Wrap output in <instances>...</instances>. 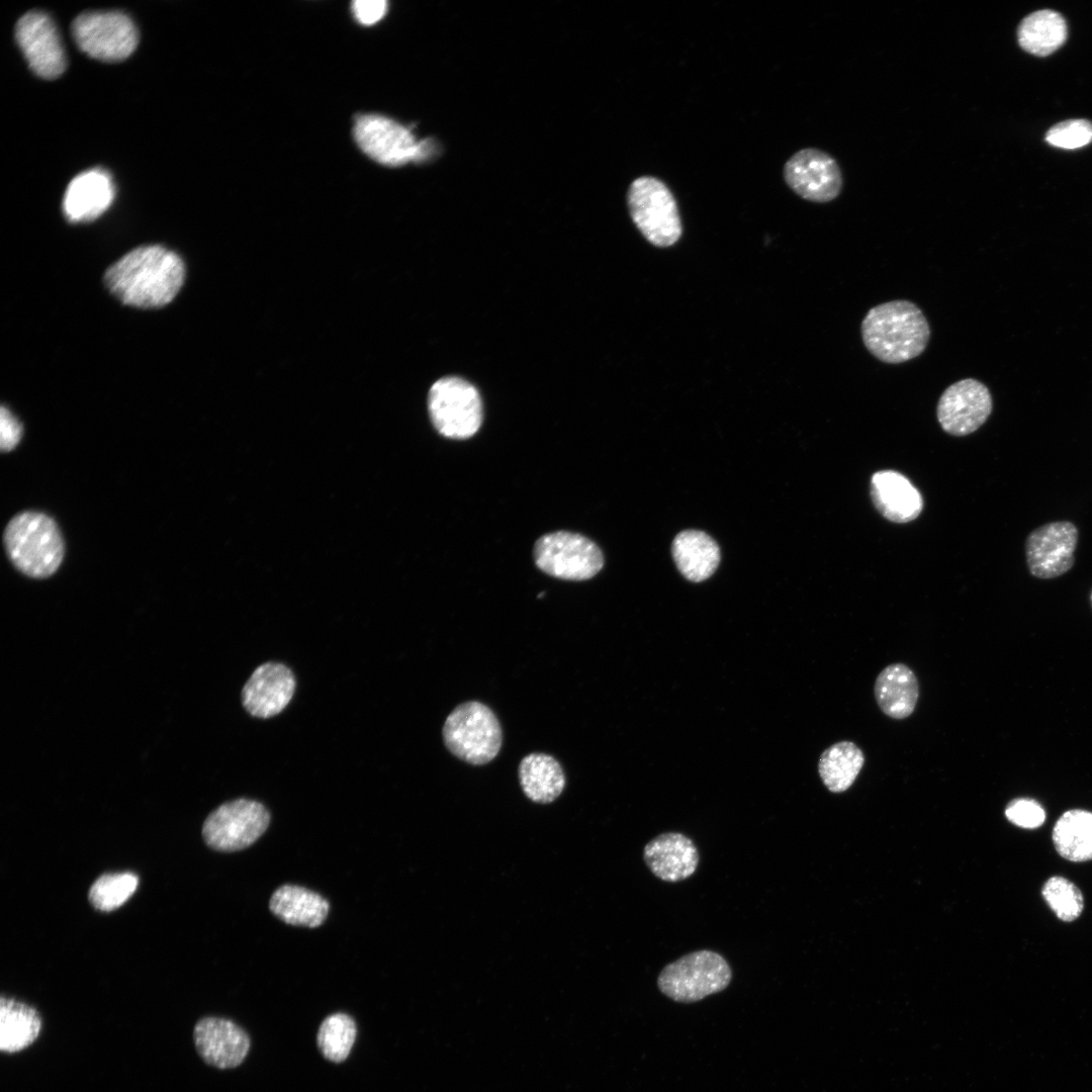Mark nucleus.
<instances>
[{
    "label": "nucleus",
    "instance_id": "f257e3e1",
    "mask_svg": "<svg viewBox=\"0 0 1092 1092\" xmlns=\"http://www.w3.org/2000/svg\"><path fill=\"white\" fill-rule=\"evenodd\" d=\"M185 278V267L174 252L159 246L136 248L105 272L109 291L122 303L157 308L171 302Z\"/></svg>",
    "mask_w": 1092,
    "mask_h": 1092
},
{
    "label": "nucleus",
    "instance_id": "f03ea898",
    "mask_svg": "<svg viewBox=\"0 0 1092 1092\" xmlns=\"http://www.w3.org/2000/svg\"><path fill=\"white\" fill-rule=\"evenodd\" d=\"M861 339L878 360L900 364L922 354L930 339L927 318L917 304L896 299L873 306L866 313Z\"/></svg>",
    "mask_w": 1092,
    "mask_h": 1092
},
{
    "label": "nucleus",
    "instance_id": "7ed1b4c3",
    "mask_svg": "<svg viewBox=\"0 0 1092 1092\" xmlns=\"http://www.w3.org/2000/svg\"><path fill=\"white\" fill-rule=\"evenodd\" d=\"M3 543L12 564L32 578L53 575L65 554L57 523L39 512H22L13 517L4 530Z\"/></svg>",
    "mask_w": 1092,
    "mask_h": 1092
},
{
    "label": "nucleus",
    "instance_id": "20e7f679",
    "mask_svg": "<svg viewBox=\"0 0 1092 1092\" xmlns=\"http://www.w3.org/2000/svg\"><path fill=\"white\" fill-rule=\"evenodd\" d=\"M443 739L448 750L461 760L481 765L499 752L503 733L494 713L476 701L458 705L446 718Z\"/></svg>",
    "mask_w": 1092,
    "mask_h": 1092
},
{
    "label": "nucleus",
    "instance_id": "39448f33",
    "mask_svg": "<svg viewBox=\"0 0 1092 1092\" xmlns=\"http://www.w3.org/2000/svg\"><path fill=\"white\" fill-rule=\"evenodd\" d=\"M731 978L732 972L724 957L702 949L665 966L658 976L657 986L676 1002L693 1003L723 991Z\"/></svg>",
    "mask_w": 1092,
    "mask_h": 1092
},
{
    "label": "nucleus",
    "instance_id": "423d86ee",
    "mask_svg": "<svg viewBox=\"0 0 1092 1092\" xmlns=\"http://www.w3.org/2000/svg\"><path fill=\"white\" fill-rule=\"evenodd\" d=\"M627 203L633 222L656 247H669L681 236L676 201L668 187L652 176L636 178L629 186Z\"/></svg>",
    "mask_w": 1092,
    "mask_h": 1092
},
{
    "label": "nucleus",
    "instance_id": "0eeeda50",
    "mask_svg": "<svg viewBox=\"0 0 1092 1092\" xmlns=\"http://www.w3.org/2000/svg\"><path fill=\"white\" fill-rule=\"evenodd\" d=\"M429 415L435 429L444 437L463 440L472 437L482 423V401L468 381L448 376L430 388Z\"/></svg>",
    "mask_w": 1092,
    "mask_h": 1092
},
{
    "label": "nucleus",
    "instance_id": "6e6552de",
    "mask_svg": "<svg viewBox=\"0 0 1092 1092\" xmlns=\"http://www.w3.org/2000/svg\"><path fill=\"white\" fill-rule=\"evenodd\" d=\"M354 138L359 148L374 161L389 167L428 159L434 146L418 141L411 129L377 114L357 116Z\"/></svg>",
    "mask_w": 1092,
    "mask_h": 1092
},
{
    "label": "nucleus",
    "instance_id": "1a4fd4ad",
    "mask_svg": "<svg viewBox=\"0 0 1092 1092\" xmlns=\"http://www.w3.org/2000/svg\"><path fill=\"white\" fill-rule=\"evenodd\" d=\"M72 35L83 53L108 63L125 60L139 42L133 21L120 11L84 12L74 19Z\"/></svg>",
    "mask_w": 1092,
    "mask_h": 1092
},
{
    "label": "nucleus",
    "instance_id": "9d476101",
    "mask_svg": "<svg viewBox=\"0 0 1092 1092\" xmlns=\"http://www.w3.org/2000/svg\"><path fill=\"white\" fill-rule=\"evenodd\" d=\"M269 823L270 814L262 803L240 798L221 804L206 817L202 837L214 850L237 851L251 846Z\"/></svg>",
    "mask_w": 1092,
    "mask_h": 1092
},
{
    "label": "nucleus",
    "instance_id": "9b49d317",
    "mask_svg": "<svg viewBox=\"0 0 1092 1092\" xmlns=\"http://www.w3.org/2000/svg\"><path fill=\"white\" fill-rule=\"evenodd\" d=\"M536 565L545 573L565 580H586L604 565L600 548L588 538L558 531L540 537L534 546Z\"/></svg>",
    "mask_w": 1092,
    "mask_h": 1092
},
{
    "label": "nucleus",
    "instance_id": "f8f14e48",
    "mask_svg": "<svg viewBox=\"0 0 1092 1092\" xmlns=\"http://www.w3.org/2000/svg\"><path fill=\"white\" fill-rule=\"evenodd\" d=\"M16 41L29 68L37 76L53 80L67 67L65 49L53 19L42 11H29L15 26Z\"/></svg>",
    "mask_w": 1092,
    "mask_h": 1092
},
{
    "label": "nucleus",
    "instance_id": "ddd939ff",
    "mask_svg": "<svg viewBox=\"0 0 1092 1092\" xmlns=\"http://www.w3.org/2000/svg\"><path fill=\"white\" fill-rule=\"evenodd\" d=\"M1078 529L1069 521L1051 522L1031 531L1025 540L1030 574L1050 579L1068 572L1075 563Z\"/></svg>",
    "mask_w": 1092,
    "mask_h": 1092
},
{
    "label": "nucleus",
    "instance_id": "4468645a",
    "mask_svg": "<svg viewBox=\"0 0 1092 1092\" xmlns=\"http://www.w3.org/2000/svg\"><path fill=\"white\" fill-rule=\"evenodd\" d=\"M784 178L800 197L819 203L835 199L843 184L836 160L815 148L795 153L785 164Z\"/></svg>",
    "mask_w": 1092,
    "mask_h": 1092
},
{
    "label": "nucleus",
    "instance_id": "2eb2a0df",
    "mask_svg": "<svg viewBox=\"0 0 1092 1092\" xmlns=\"http://www.w3.org/2000/svg\"><path fill=\"white\" fill-rule=\"evenodd\" d=\"M993 399L988 387L975 378L961 379L944 389L937 403L941 428L953 436L969 435L989 418Z\"/></svg>",
    "mask_w": 1092,
    "mask_h": 1092
},
{
    "label": "nucleus",
    "instance_id": "dca6fc26",
    "mask_svg": "<svg viewBox=\"0 0 1092 1092\" xmlns=\"http://www.w3.org/2000/svg\"><path fill=\"white\" fill-rule=\"evenodd\" d=\"M295 687V677L285 664L263 663L255 668L243 688V706L256 718H271L286 708Z\"/></svg>",
    "mask_w": 1092,
    "mask_h": 1092
},
{
    "label": "nucleus",
    "instance_id": "f3484780",
    "mask_svg": "<svg viewBox=\"0 0 1092 1092\" xmlns=\"http://www.w3.org/2000/svg\"><path fill=\"white\" fill-rule=\"evenodd\" d=\"M193 1040L203 1062L218 1069L241 1065L250 1049L246 1031L232 1020L221 1017L199 1019L193 1028Z\"/></svg>",
    "mask_w": 1092,
    "mask_h": 1092
},
{
    "label": "nucleus",
    "instance_id": "a211bd4d",
    "mask_svg": "<svg viewBox=\"0 0 1092 1092\" xmlns=\"http://www.w3.org/2000/svg\"><path fill=\"white\" fill-rule=\"evenodd\" d=\"M115 189L103 169H91L74 177L63 200V211L71 222H87L99 217L111 205Z\"/></svg>",
    "mask_w": 1092,
    "mask_h": 1092
},
{
    "label": "nucleus",
    "instance_id": "6ab92c4d",
    "mask_svg": "<svg viewBox=\"0 0 1092 1092\" xmlns=\"http://www.w3.org/2000/svg\"><path fill=\"white\" fill-rule=\"evenodd\" d=\"M651 873L664 882H679L697 870L699 852L691 838L678 832L662 833L651 839L643 850Z\"/></svg>",
    "mask_w": 1092,
    "mask_h": 1092
},
{
    "label": "nucleus",
    "instance_id": "aec40b11",
    "mask_svg": "<svg viewBox=\"0 0 1092 1092\" xmlns=\"http://www.w3.org/2000/svg\"><path fill=\"white\" fill-rule=\"evenodd\" d=\"M871 495L877 510L889 521L907 523L921 513L922 497L907 477L893 470L876 472Z\"/></svg>",
    "mask_w": 1092,
    "mask_h": 1092
},
{
    "label": "nucleus",
    "instance_id": "412c9836",
    "mask_svg": "<svg viewBox=\"0 0 1092 1092\" xmlns=\"http://www.w3.org/2000/svg\"><path fill=\"white\" fill-rule=\"evenodd\" d=\"M874 694L880 710L888 717L902 720L915 710L919 684L914 671L898 662L886 666L878 674Z\"/></svg>",
    "mask_w": 1092,
    "mask_h": 1092
},
{
    "label": "nucleus",
    "instance_id": "4be33fe9",
    "mask_svg": "<svg viewBox=\"0 0 1092 1092\" xmlns=\"http://www.w3.org/2000/svg\"><path fill=\"white\" fill-rule=\"evenodd\" d=\"M269 909L286 924L315 928L327 919L330 904L313 891L287 884L274 891Z\"/></svg>",
    "mask_w": 1092,
    "mask_h": 1092
},
{
    "label": "nucleus",
    "instance_id": "5701e85b",
    "mask_svg": "<svg viewBox=\"0 0 1092 1092\" xmlns=\"http://www.w3.org/2000/svg\"><path fill=\"white\" fill-rule=\"evenodd\" d=\"M671 550L680 573L694 582L709 578L720 562L718 544L702 531L680 532L674 538Z\"/></svg>",
    "mask_w": 1092,
    "mask_h": 1092
},
{
    "label": "nucleus",
    "instance_id": "b1692460",
    "mask_svg": "<svg viewBox=\"0 0 1092 1092\" xmlns=\"http://www.w3.org/2000/svg\"><path fill=\"white\" fill-rule=\"evenodd\" d=\"M42 1020L31 1005L12 997L0 999V1050L20 1052L32 1044L41 1030Z\"/></svg>",
    "mask_w": 1092,
    "mask_h": 1092
},
{
    "label": "nucleus",
    "instance_id": "393cba45",
    "mask_svg": "<svg viewBox=\"0 0 1092 1092\" xmlns=\"http://www.w3.org/2000/svg\"><path fill=\"white\" fill-rule=\"evenodd\" d=\"M1068 26L1065 18L1052 9H1041L1026 15L1017 27V41L1026 53L1046 57L1059 50L1067 40Z\"/></svg>",
    "mask_w": 1092,
    "mask_h": 1092
},
{
    "label": "nucleus",
    "instance_id": "a878e982",
    "mask_svg": "<svg viewBox=\"0 0 1092 1092\" xmlns=\"http://www.w3.org/2000/svg\"><path fill=\"white\" fill-rule=\"evenodd\" d=\"M519 780L524 794L533 802H553L565 787V776L560 763L545 753H530L519 765Z\"/></svg>",
    "mask_w": 1092,
    "mask_h": 1092
},
{
    "label": "nucleus",
    "instance_id": "bb28decb",
    "mask_svg": "<svg viewBox=\"0 0 1092 1092\" xmlns=\"http://www.w3.org/2000/svg\"><path fill=\"white\" fill-rule=\"evenodd\" d=\"M1052 839L1063 858L1073 862L1091 860L1092 812L1072 809L1063 813L1054 825Z\"/></svg>",
    "mask_w": 1092,
    "mask_h": 1092
},
{
    "label": "nucleus",
    "instance_id": "cd10ccee",
    "mask_svg": "<svg viewBox=\"0 0 1092 1092\" xmlns=\"http://www.w3.org/2000/svg\"><path fill=\"white\" fill-rule=\"evenodd\" d=\"M864 763L862 750L853 742L843 740L827 747L821 754L818 771L825 787L832 793H842L856 780Z\"/></svg>",
    "mask_w": 1092,
    "mask_h": 1092
},
{
    "label": "nucleus",
    "instance_id": "c85d7f7f",
    "mask_svg": "<svg viewBox=\"0 0 1092 1092\" xmlns=\"http://www.w3.org/2000/svg\"><path fill=\"white\" fill-rule=\"evenodd\" d=\"M357 1027L354 1019L346 1013H334L320 1025L316 1042L327 1060L341 1063L347 1059L355 1042Z\"/></svg>",
    "mask_w": 1092,
    "mask_h": 1092
},
{
    "label": "nucleus",
    "instance_id": "c756f323",
    "mask_svg": "<svg viewBox=\"0 0 1092 1092\" xmlns=\"http://www.w3.org/2000/svg\"><path fill=\"white\" fill-rule=\"evenodd\" d=\"M138 886L139 877L134 873L103 874L91 885L88 899L96 910L110 912L122 906Z\"/></svg>",
    "mask_w": 1092,
    "mask_h": 1092
},
{
    "label": "nucleus",
    "instance_id": "7c9ffc66",
    "mask_svg": "<svg viewBox=\"0 0 1092 1092\" xmlns=\"http://www.w3.org/2000/svg\"><path fill=\"white\" fill-rule=\"evenodd\" d=\"M1041 895L1062 921L1076 920L1084 909V897L1080 889L1064 877L1049 878L1042 886Z\"/></svg>",
    "mask_w": 1092,
    "mask_h": 1092
},
{
    "label": "nucleus",
    "instance_id": "2f4dec72",
    "mask_svg": "<svg viewBox=\"0 0 1092 1092\" xmlns=\"http://www.w3.org/2000/svg\"><path fill=\"white\" fill-rule=\"evenodd\" d=\"M1048 144L1074 150L1092 142V123L1087 119H1068L1053 125L1044 135Z\"/></svg>",
    "mask_w": 1092,
    "mask_h": 1092
},
{
    "label": "nucleus",
    "instance_id": "473e14b6",
    "mask_svg": "<svg viewBox=\"0 0 1092 1092\" xmlns=\"http://www.w3.org/2000/svg\"><path fill=\"white\" fill-rule=\"evenodd\" d=\"M1006 818L1016 826L1025 829L1038 828L1045 821L1042 806L1031 799H1014L1006 806Z\"/></svg>",
    "mask_w": 1092,
    "mask_h": 1092
},
{
    "label": "nucleus",
    "instance_id": "72a5a7b5",
    "mask_svg": "<svg viewBox=\"0 0 1092 1092\" xmlns=\"http://www.w3.org/2000/svg\"><path fill=\"white\" fill-rule=\"evenodd\" d=\"M22 425L5 405L0 411V448L2 452L13 450L22 437Z\"/></svg>",
    "mask_w": 1092,
    "mask_h": 1092
},
{
    "label": "nucleus",
    "instance_id": "f704fd0d",
    "mask_svg": "<svg viewBox=\"0 0 1092 1092\" xmlns=\"http://www.w3.org/2000/svg\"><path fill=\"white\" fill-rule=\"evenodd\" d=\"M352 11L355 18L364 25L378 22L387 11V2L384 0H356L352 3Z\"/></svg>",
    "mask_w": 1092,
    "mask_h": 1092
},
{
    "label": "nucleus",
    "instance_id": "c9c22d12",
    "mask_svg": "<svg viewBox=\"0 0 1092 1092\" xmlns=\"http://www.w3.org/2000/svg\"><path fill=\"white\" fill-rule=\"evenodd\" d=\"M1090 600H1091V604H1092V590H1091V595H1090Z\"/></svg>",
    "mask_w": 1092,
    "mask_h": 1092
}]
</instances>
